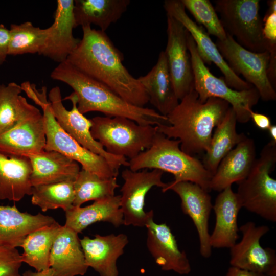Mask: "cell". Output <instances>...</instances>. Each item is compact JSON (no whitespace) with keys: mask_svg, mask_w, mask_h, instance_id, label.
I'll list each match as a JSON object with an SVG mask.
<instances>
[{"mask_svg":"<svg viewBox=\"0 0 276 276\" xmlns=\"http://www.w3.org/2000/svg\"><path fill=\"white\" fill-rule=\"evenodd\" d=\"M83 36L67 61L76 68L104 84L127 102L144 107L148 95L137 78L123 64V55L105 32L82 27Z\"/></svg>","mask_w":276,"mask_h":276,"instance_id":"6da1fadb","label":"cell"},{"mask_svg":"<svg viewBox=\"0 0 276 276\" xmlns=\"http://www.w3.org/2000/svg\"><path fill=\"white\" fill-rule=\"evenodd\" d=\"M229 107L227 102L216 98L201 102L193 88L166 116L169 124L158 123L157 131L169 139L178 140L181 150L190 155L205 153L213 129Z\"/></svg>","mask_w":276,"mask_h":276,"instance_id":"7a4b0ae2","label":"cell"},{"mask_svg":"<svg viewBox=\"0 0 276 276\" xmlns=\"http://www.w3.org/2000/svg\"><path fill=\"white\" fill-rule=\"evenodd\" d=\"M51 77L65 83L74 90L77 108L82 114L98 111L106 117H122L142 125L167 122V118L156 110L133 105L107 86L82 73L67 61L59 63Z\"/></svg>","mask_w":276,"mask_h":276,"instance_id":"3957f363","label":"cell"},{"mask_svg":"<svg viewBox=\"0 0 276 276\" xmlns=\"http://www.w3.org/2000/svg\"><path fill=\"white\" fill-rule=\"evenodd\" d=\"M128 167L135 171L151 169L169 172L174 177L173 183L189 181L211 191L213 175L202 162L182 151L178 140H172L158 131L150 147L130 159Z\"/></svg>","mask_w":276,"mask_h":276,"instance_id":"277c9868","label":"cell"},{"mask_svg":"<svg viewBox=\"0 0 276 276\" xmlns=\"http://www.w3.org/2000/svg\"><path fill=\"white\" fill-rule=\"evenodd\" d=\"M276 165V142L261 150L247 176L239 182L236 193L242 208L264 219L276 221V180L270 176Z\"/></svg>","mask_w":276,"mask_h":276,"instance_id":"5b68a950","label":"cell"},{"mask_svg":"<svg viewBox=\"0 0 276 276\" xmlns=\"http://www.w3.org/2000/svg\"><path fill=\"white\" fill-rule=\"evenodd\" d=\"M90 132L109 153L132 159L149 148L157 132L156 125H142L122 117L96 116Z\"/></svg>","mask_w":276,"mask_h":276,"instance_id":"8992f818","label":"cell"},{"mask_svg":"<svg viewBox=\"0 0 276 276\" xmlns=\"http://www.w3.org/2000/svg\"><path fill=\"white\" fill-rule=\"evenodd\" d=\"M214 8L226 33L239 44L257 53L276 49V43L264 37L260 1L217 0Z\"/></svg>","mask_w":276,"mask_h":276,"instance_id":"52a82bcc","label":"cell"},{"mask_svg":"<svg viewBox=\"0 0 276 276\" xmlns=\"http://www.w3.org/2000/svg\"><path fill=\"white\" fill-rule=\"evenodd\" d=\"M187 44L190 54L194 77V89L201 102L209 98H216L227 102L234 111L237 122L245 123L250 120V111L260 98L254 87L236 90L230 87L222 77L214 75L200 57L195 43L188 32Z\"/></svg>","mask_w":276,"mask_h":276,"instance_id":"ba28073f","label":"cell"},{"mask_svg":"<svg viewBox=\"0 0 276 276\" xmlns=\"http://www.w3.org/2000/svg\"><path fill=\"white\" fill-rule=\"evenodd\" d=\"M38 105L43 110L46 139L45 150L58 152L80 164L82 169L102 178L117 177L119 171L113 168L104 158L82 146L60 127L46 95L41 98Z\"/></svg>","mask_w":276,"mask_h":276,"instance_id":"9c48e42d","label":"cell"},{"mask_svg":"<svg viewBox=\"0 0 276 276\" xmlns=\"http://www.w3.org/2000/svg\"><path fill=\"white\" fill-rule=\"evenodd\" d=\"M216 45L230 68L237 75H242L257 90L261 99L264 101L276 100L275 88L267 75L270 59L268 51H250L228 34L224 40H217Z\"/></svg>","mask_w":276,"mask_h":276,"instance_id":"30bf717a","label":"cell"},{"mask_svg":"<svg viewBox=\"0 0 276 276\" xmlns=\"http://www.w3.org/2000/svg\"><path fill=\"white\" fill-rule=\"evenodd\" d=\"M49 99L53 115L60 127L82 146L104 158L111 166L119 171L121 166H129L125 157L108 153L91 135V119L86 118L77 108V98L74 92L65 97L70 100L72 108L68 110L64 106L58 86L53 87L49 93Z\"/></svg>","mask_w":276,"mask_h":276,"instance_id":"8fae6325","label":"cell"},{"mask_svg":"<svg viewBox=\"0 0 276 276\" xmlns=\"http://www.w3.org/2000/svg\"><path fill=\"white\" fill-rule=\"evenodd\" d=\"M164 172L152 169L132 171L126 169L122 172L124 183L120 191V208L124 225L145 227L149 219L154 216L152 210L146 212L145 200L147 193L154 187L164 189L167 183L162 180Z\"/></svg>","mask_w":276,"mask_h":276,"instance_id":"7c38bea8","label":"cell"},{"mask_svg":"<svg viewBox=\"0 0 276 276\" xmlns=\"http://www.w3.org/2000/svg\"><path fill=\"white\" fill-rule=\"evenodd\" d=\"M166 14L179 21L193 39L198 53L205 64L214 63L222 72L223 79L231 88L239 91L254 86L235 74L225 61L216 43L204 28L193 21L187 14L180 0H166L164 3Z\"/></svg>","mask_w":276,"mask_h":276,"instance_id":"4fadbf2b","label":"cell"},{"mask_svg":"<svg viewBox=\"0 0 276 276\" xmlns=\"http://www.w3.org/2000/svg\"><path fill=\"white\" fill-rule=\"evenodd\" d=\"M239 230L241 241L230 249V264L240 269L260 273L265 276H276V252L272 248H263L260 239L269 230L266 225L257 226L247 222Z\"/></svg>","mask_w":276,"mask_h":276,"instance_id":"5bb4252c","label":"cell"},{"mask_svg":"<svg viewBox=\"0 0 276 276\" xmlns=\"http://www.w3.org/2000/svg\"><path fill=\"white\" fill-rule=\"evenodd\" d=\"M166 15L167 42L164 52L175 94L180 100L194 88L188 31L179 21Z\"/></svg>","mask_w":276,"mask_h":276,"instance_id":"9a60e30c","label":"cell"},{"mask_svg":"<svg viewBox=\"0 0 276 276\" xmlns=\"http://www.w3.org/2000/svg\"><path fill=\"white\" fill-rule=\"evenodd\" d=\"M46 139L42 114L31 105L22 119L0 133V152L8 156H26L44 150Z\"/></svg>","mask_w":276,"mask_h":276,"instance_id":"2e32d148","label":"cell"},{"mask_svg":"<svg viewBox=\"0 0 276 276\" xmlns=\"http://www.w3.org/2000/svg\"><path fill=\"white\" fill-rule=\"evenodd\" d=\"M168 190H172L180 197L183 213L191 218L198 233L200 254L204 258H209L212 248L210 243L209 221L213 205L209 192L189 181L167 183L162 191L165 193Z\"/></svg>","mask_w":276,"mask_h":276,"instance_id":"e0dca14e","label":"cell"},{"mask_svg":"<svg viewBox=\"0 0 276 276\" xmlns=\"http://www.w3.org/2000/svg\"><path fill=\"white\" fill-rule=\"evenodd\" d=\"M151 217L147 228L146 246L155 263L164 271L189 274L191 265L186 252L180 250L175 236L166 223L158 224Z\"/></svg>","mask_w":276,"mask_h":276,"instance_id":"ac0fdd59","label":"cell"},{"mask_svg":"<svg viewBox=\"0 0 276 276\" xmlns=\"http://www.w3.org/2000/svg\"><path fill=\"white\" fill-rule=\"evenodd\" d=\"M73 0H58L52 25L48 28L45 43L39 54L59 63L66 61L80 39L73 33L75 28Z\"/></svg>","mask_w":276,"mask_h":276,"instance_id":"d6986e66","label":"cell"},{"mask_svg":"<svg viewBox=\"0 0 276 276\" xmlns=\"http://www.w3.org/2000/svg\"><path fill=\"white\" fill-rule=\"evenodd\" d=\"M80 241L88 267L93 268L100 276H119L117 261L128 243L127 235L97 234L94 238L84 236Z\"/></svg>","mask_w":276,"mask_h":276,"instance_id":"ffe728a7","label":"cell"},{"mask_svg":"<svg viewBox=\"0 0 276 276\" xmlns=\"http://www.w3.org/2000/svg\"><path fill=\"white\" fill-rule=\"evenodd\" d=\"M256 158L255 142L246 136L220 162L211 180V190L221 192L245 179Z\"/></svg>","mask_w":276,"mask_h":276,"instance_id":"44dd1931","label":"cell"},{"mask_svg":"<svg viewBox=\"0 0 276 276\" xmlns=\"http://www.w3.org/2000/svg\"><path fill=\"white\" fill-rule=\"evenodd\" d=\"M49 261L56 276L84 275L88 267L78 234L65 225L61 226L53 243Z\"/></svg>","mask_w":276,"mask_h":276,"instance_id":"7402d4cb","label":"cell"},{"mask_svg":"<svg viewBox=\"0 0 276 276\" xmlns=\"http://www.w3.org/2000/svg\"><path fill=\"white\" fill-rule=\"evenodd\" d=\"M242 208L236 193L229 186L220 192L216 198L213 209L215 224L210 234L212 248H231L239 238L237 219Z\"/></svg>","mask_w":276,"mask_h":276,"instance_id":"603a6c76","label":"cell"},{"mask_svg":"<svg viewBox=\"0 0 276 276\" xmlns=\"http://www.w3.org/2000/svg\"><path fill=\"white\" fill-rule=\"evenodd\" d=\"M51 216L19 211L14 204L0 205V246L21 247L32 232L56 223Z\"/></svg>","mask_w":276,"mask_h":276,"instance_id":"cb8c5ba5","label":"cell"},{"mask_svg":"<svg viewBox=\"0 0 276 276\" xmlns=\"http://www.w3.org/2000/svg\"><path fill=\"white\" fill-rule=\"evenodd\" d=\"M28 157L32 166L30 181L32 187L74 181L80 171L78 163L57 151L44 150Z\"/></svg>","mask_w":276,"mask_h":276,"instance_id":"d4e9b609","label":"cell"},{"mask_svg":"<svg viewBox=\"0 0 276 276\" xmlns=\"http://www.w3.org/2000/svg\"><path fill=\"white\" fill-rule=\"evenodd\" d=\"M137 79L148 95L149 102L159 113L167 116L178 104L164 51L160 52L152 68Z\"/></svg>","mask_w":276,"mask_h":276,"instance_id":"484cf974","label":"cell"},{"mask_svg":"<svg viewBox=\"0 0 276 276\" xmlns=\"http://www.w3.org/2000/svg\"><path fill=\"white\" fill-rule=\"evenodd\" d=\"M32 166L26 156H8L0 152V200L19 201L31 195Z\"/></svg>","mask_w":276,"mask_h":276,"instance_id":"4316f807","label":"cell"},{"mask_svg":"<svg viewBox=\"0 0 276 276\" xmlns=\"http://www.w3.org/2000/svg\"><path fill=\"white\" fill-rule=\"evenodd\" d=\"M65 212V225L78 234L98 222H106L116 227L124 224L120 208V195L94 201L84 207L73 206Z\"/></svg>","mask_w":276,"mask_h":276,"instance_id":"83f0119b","label":"cell"},{"mask_svg":"<svg viewBox=\"0 0 276 276\" xmlns=\"http://www.w3.org/2000/svg\"><path fill=\"white\" fill-rule=\"evenodd\" d=\"M129 0H75V28L96 25L103 32L116 22L127 9Z\"/></svg>","mask_w":276,"mask_h":276,"instance_id":"f1b7e54d","label":"cell"},{"mask_svg":"<svg viewBox=\"0 0 276 276\" xmlns=\"http://www.w3.org/2000/svg\"><path fill=\"white\" fill-rule=\"evenodd\" d=\"M237 123L235 113L230 106L222 121L215 127L202 162L212 175L223 157L246 136L237 132Z\"/></svg>","mask_w":276,"mask_h":276,"instance_id":"f546056e","label":"cell"},{"mask_svg":"<svg viewBox=\"0 0 276 276\" xmlns=\"http://www.w3.org/2000/svg\"><path fill=\"white\" fill-rule=\"evenodd\" d=\"M61 227L56 222L29 234L21 246L24 249L21 255L22 262L37 271L50 268V252Z\"/></svg>","mask_w":276,"mask_h":276,"instance_id":"4dcf8cb0","label":"cell"},{"mask_svg":"<svg viewBox=\"0 0 276 276\" xmlns=\"http://www.w3.org/2000/svg\"><path fill=\"white\" fill-rule=\"evenodd\" d=\"M119 187L117 177L104 178L82 169L74 181L73 206L80 207L87 201L113 196Z\"/></svg>","mask_w":276,"mask_h":276,"instance_id":"1f68e13d","label":"cell"},{"mask_svg":"<svg viewBox=\"0 0 276 276\" xmlns=\"http://www.w3.org/2000/svg\"><path fill=\"white\" fill-rule=\"evenodd\" d=\"M32 204L43 212L61 208L67 211L73 206L75 191L73 181L40 185L32 187Z\"/></svg>","mask_w":276,"mask_h":276,"instance_id":"d6a6232c","label":"cell"},{"mask_svg":"<svg viewBox=\"0 0 276 276\" xmlns=\"http://www.w3.org/2000/svg\"><path fill=\"white\" fill-rule=\"evenodd\" d=\"M48 28L41 29L31 22L11 24L9 30L8 55L38 53L42 50L48 36Z\"/></svg>","mask_w":276,"mask_h":276,"instance_id":"836d02e7","label":"cell"},{"mask_svg":"<svg viewBox=\"0 0 276 276\" xmlns=\"http://www.w3.org/2000/svg\"><path fill=\"white\" fill-rule=\"evenodd\" d=\"M22 90L15 82L0 84V133L15 126L31 107L20 95Z\"/></svg>","mask_w":276,"mask_h":276,"instance_id":"e575fe53","label":"cell"},{"mask_svg":"<svg viewBox=\"0 0 276 276\" xmlns=\"http://www.w3.org/2000/svg\"><path fill=\"white\" fill-rule=\"evenodd\" d=\"M185 9L193 15L198 25L202 26L209 35L223 40L227 37L217 12L209 0H180Z\"/></svg>","mask_w":276,"mask_h":276,"instance_id":"d590c367","label":"cell"},{"mask_svg":"<svg viewBox=\"0 0 276 276\" xmlns=\"http://www.w3.org/2000/svg\"><path fill=\"white\" fill-rule=\"evenodd\" d=\"M21 255L16 248L0 246V276H21Z\"/></svg>","mask_w":276,"mask_h":276,"instance_id":"8d00e7d4","label":"cell"},{"mask_svg":"<svg viewBox=\"0 0 276 276\" xmlns=\"http://www.w3.org/2000/svg\"><path fill=\"white\" fill-rule=\"evenodd\" d=\"M262 20L264 37L268 42L276 43V12L265 14Z\"/></svg>","mask_w":276,"mask_h":276,"instance_id":"74e56055","label":"cell"},{"mask_svg":"<svg viewBox=\"0 0 276 276\" xmlns=\"http://www.w3.org/2000/svg\"><path fill=\"white\" fill-rule=\"evenodd\" d=\"M9 37V30L0 24V65L5 61L8 55Z\"/></svg>","mask_w":276,"mask_h":276,"instance_id":"f35d334b","label":"cell"},{"mask_svg":"<svg viewBox=\"0 0 276 276\" xmlns=\"http://www.w3.org/2000/svg\"><path fill=\"white\" fill-rule=\"evenodd\" d=\"M250 116L255 125L260 129L268 130L272 125L270 118L265 114L254 112L251 110L250 111Z\"/></svg>","mask_w":276,"mask_h":276,"instance_id":"ab89813d","label":"cell"},{"mask_svg":"<svg viewBox=\"0 0 276 276\" xmlns=\"http://www.w3.org/2000/svg\"><path fill=\"white\" fill-rule=\"evenodd\" d=\"M270 53V59L267 68V75L268 79L275 88L276 81V50Z\"/></svg>","mask_w":276,"mask_h":276,"instance_id":"60d3db41","label":"cell"},{"mask_svg":"<svg viewBox=\"0 0 276 276\" xmlns=\"http://www.w3.org/2000/svg\"><path fill=\"white\" fill-rule=\"evenodd\" d=\"M225 276H265L264 274L231 266Z\"/></svg>","mask_w":276,"mask_h":276,"instance_id":"b9f144b4","label":"cell"},{"mask_svg":"<svg viewBox=\"0 0 276 276\" xmlns=\"http://www.w3.org/2000/svg\"><path fill=\"white\" fill-rule=\"evenodd\" d=\"M22 276H56L54 271L51 268L40 271L34 272L28 270L24 272Z\"/></svg>","mask_w":276,"mask_h":276,"instance_id":"7bdbcfd3","label":"cell"},{"mask_svg":"<svg viewBox=\"0 0 276 276\" xmlns=\"http://www.w3.org/2000/svg\"><path fill=\"white\" fill-rule=\"evenodd\" d=\"M268 8L265 14L276 12V1L275 0H269L267 2Z\"/></svg>","mask_w":276,"mask_h":276,"instance_id":"ee69618b","label":"cell"},{"mask_svg":"<svg viewBox=\"0 0 276 276\" xmlns=\"http://www.w3.org/2000/svg\"><path fill=\"white\" fill-rule=\"evenodd\" d=\"M271 140L276 142V125H271L268 129Z\"/></svg>","mask_w":276,"mask_h":276,"instance_id":"f6af8a7d","label":"cell"}]
</instances>
